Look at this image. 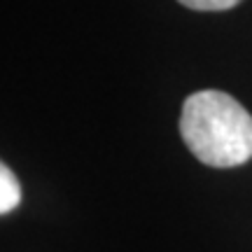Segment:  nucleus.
Returning a JSON list of instances; mask_svg holds the SVG:
<instances>
[{
    "mask_svg": "<svg viewBox=\"0 0 252 252\" xmlns=\"http://www.w3.org/2000/svg\"><path fill=\"white\" fill-rule=\"evenodd\" d=\"M178 2L198 12H224V9L236 7L241 0H178Z\"/></svg>",
    "mask_w": 252,
    "mask_h": 252,
    "instance_id": "obj_3",
    "label": "nucleus"
},
{
    "mask_svg": "<svg viewBox=\"0 0 252 252\" xmlns=\"http://www.w3.org/2000/svg\"><path fill=\"white\" fill-rule=\"evenodd\" d=\"M180 133L206 166L231 168L252 159V115L224 91L191 94L182 105Z\"/></svg>",
    "mask_w": 252,
    "mask_h": 252,
    "instance_id": "obj_1",
    "label": "nucleus"
},
{
    "mask_svg": "<svg viewBox=\"0 0 252 252\" xmlns=\"http://www.w3.org/2000/svg\"><path fill=\"white\" fill-rule=\"evenodd\" d=\"M21 203V185L7 163L0 166V213L7 215Z\"/></svg>",
    "mask_w": 252,
    "mask_h": 252,
    "instance_id": "obj_2",
    "label": "nucleus"
}]
</instances>
